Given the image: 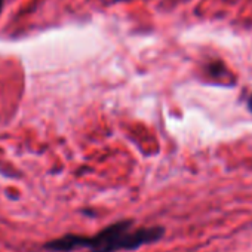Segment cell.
I'll return each mask as SVG.
<instances>
[{"mask_svg": "<svg viewBox=\"0 0 252 252\" xmlns=\"http://www.w3.org/2000/svg\"><path fill=\"white\" fill-rule=\"evenodd\" d=\"M3 5H5V0H0V14H2V9H3Z\"/></svg>", "mask_w": 252, "mask_h": 252, "instance_id": "cell-4", "label": "cell"}, {"mask_svg": "<svg viewBox=\"0 0 252 252\" xmlns=\"http://www.w3.org/2000/svg\"><path fill=\"white\" fill-rule=\"evenodd\" d=\"M208 71L212 76H220V74H225V65L220 61H214L208 65Z\"/></svg>", "mask_w": 252, "mask_h": 252, "instance_id": "cell-2", "label": "cell"}, {"mask_svg": "<svg viewBox=\"0 0 252 252\" xmlns=\"http://www.w3.org/2000/svg\"><path fill=\"white\" fill-rule=\"evenodd\" d=\"M246 108H248V111L249 113H252V94L248 96V99H246Z\"/></svg>", "mask_w": 252, "mask_h": 252, "instance_id": "cell-3", "label": "cell"}, {"mask_svg": "<svg viewBox=\"0 0 252 252\" xmlns=\"http://www.w3.org/2000/svg\"><path fill=\"white\" fill-rule=\"evenodd\" d=\"M165 236V228L140 227L134 228L132 220H120L98 231L95 236L64 234L43 245L48 252H73L77 249H89L91 252H119L135 251L144 245L156 243Z\"/></svg>", "mask_w": 252, "mask_h": 252, "instance_id": "cell-1", "label": "cell"}]
</instances>
